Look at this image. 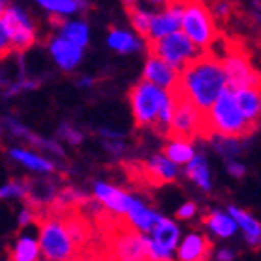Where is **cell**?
<instances>
[{"instance_id":"30","label":"cell","mask_w":261,"mask_h":261,"mask_svg":"<svg viewBox=\"0 0 261 261\" xmlns=\"http://www.w3.org/2000/svg\"><path fill=\"white\" fill-rule=\"evenodd\" d=\"M27 142H30L32 146L39 147V149H43V151H49L53 153V155H56V157H64L65 153H64V147L58 144V142L55 140H49V138H43V136H38V135H34L32 130L27 135V138H24Z\"/></svg>"},{"instance_id":"11","label":"cell","mask_w":261,"mask_h":261,"mask_svg":"<svg viewBox=\"0 0 261 261\" xmlns=\"http://www.w3.org/2000/svg\"><path fill=\"white\" fill-rule=\"evenodd\" d=\"M201 123H203V112H200L194 105L175 93V109L170 121L168 136L191 140L194 136L201 135Z\"/></svg>"},{"instance_id":"13","label":"cell","mask_w":261,"mask_h":261,"mask_svg":"<svg viewBox=\"0 0 261 261\" xmlns=\"http://www.w3.org/2000/svg\"><path fill=\"white\" fill-rule=\"evenodd\" d=\"M93 196L99 205H103L107 211L114 213L116 217H125L127 209L135 200V196L127 194L125 191H121L110 183H105V181H97L93 185Z\"/></svg>"},{"instance_id":"28","label":"cell","mask_w":261,"mask_h":261,"mask_svg":"<svg viewBox=\"0 0 261 261\" xmlns=\"http://www.w3.org/2000/svg\"><path fill=\"white\" fill-rule=\"evenodd\" d=\"M194 146H192V140L189 138H175V136H170L168 144L164 147V155L172 161L177 166H183L194 157Z\"/></svg>"},{"instance_id":"40","label":"cell","mask_w":261,"mask_h":261,"mask_svg":"<svg viewBox=\"0 0 261 261\" xmlns=\"http://www.w3.org/2000/svg\"><path fill=\"white\" fill-rule=\"evenodd\" d=\"M8 53H11V45L8 36H6L4 27H2V13H0V58H4Z\"/></svg>"},{"instance_id":"9","label":"cell","mask_w":261,"mask_h":261,"mask_svg":"<svg viewBox=\"0 0 261 261\" xmlns=\"http://www.w3.org/2000/svg\"><path fill=\"white\" fill-rule=\"evenodd\" d=\"M222 69L229 90L246 86H259V73L254 69L250 58L243 49H228L220 56Z\"/></svg>"},{"instance_id":"25","label":"cell","mask_w":261,"mask_h":261,"mask_svg":"<svg viewBox=\"0 0 261 261\" xmlns=\"http://www.w3.org/2000/svg\"><path fill=\"white\" fill-rule=\"evenodd\" d=\"M185 170H187V177H189L194 185H198L201 191H205V192L211 191V187H213L211 170H209L205 155L194 153V157L185 164Z\"/></svg>"},{"instance_id":"35","label":"cell","mask_w":261,"mask_h":261,"mask_svg":"<svg viewBox=\"0 0 261 261\" xmlns=\"http://www.w3.org/2000/svg\"><path fill=\"white\" fill-rule=\"evenodd\" d=\"M58 136L64 138L67 144H71V146H79V144L82 142V138H84V135H82L81 130L75 129V127L69 125V123H62L60 129H58Z\"/></svg>"},{"instance_id":"16","label":"cell","mask_w":261,"mask_h":261,"mask_svg":"<svg viewBox=\"0 0 261 261\" xmlns=\"http://www.w3.org/2000/svg\"><path fill=\"white\" fill-rule=\"evenodd\" d=\"M211 243L205 235L191 231L185 239L179 241L175 250V261H209Z\"/></svg>"},{"instance_id":"41","label":"cell","mask_w":261,"mask_h":261,"mask_svg":"<svg viewBox=\"0 0 261 261\" xmlns=\"http://www.w3.org/2000/svg\"><path fill=\"white\" fill-rule=\"evenodd\" d=\"M36 220V213H34L32 207H22L19 211V226H28Z\"/></svg>"},{"instance_id":"43","label":"cell","mask_w":261,"mask_h":261,"mask_svg":"<svg viewBox=\"0 0 261 261\" xmlns=\"http://www.w3.org/2000/svg\"><path fill=\"white\" fill-rule=\"evenodd\" d=\"M101 136L105 140H116V138H123V133L116 129H101Z\"/></svg>"},{"instance_id":"5","label":"cell","mask_w":261,"mask_h":261,"mask_svg":"<svg viewBox=\"0 0 261 261\" xmlns=\"http://www.w3.org/2000/svg\"><path fill=\"white\" fill-rule=\"evenodd\" d=\"M170 90L155 86L151 82L140 81L130 88L129 103L133 110V118L138 127H155L157 125L159 110L168 97Z\"/></svg>"},{"instance_id":"22","label":"cell","mask_w":261,"mask_h":261,"mask_svg":"<svg viewBox=\"0 0 261 261\" xmlns=\"http://www.w3.org/2000/svg\"><path fill=\"white\" fill-rule=\"evenodd\" d=\"M56 36L86 49V45L90 43V24L82 19H58Z\"/></svg>"},{"instance_id":"23","label":"cell","mask_w":261,"mask_h":261,"mask_svg":"<svg viewBox=\"0 0 261 261\" xmlns=\"http://www.w3.org/2000/svg\"><path fill=\"white\" fill-rule=\"evenodd\" d=\"M228 213H229V217L235 220L237 228L243 229L246 243H248L250 246H259V243H261V226H259V222H257L256 218L252 217L248 211L241 209V207H235V205L229 207Z\"/></svg>"},{"instance_id":"46","label":"cell","mask_w":261,"mask_h":261,"mask_svg":"<svg viewBox=\"0 0 261 261\" xmlns=\"http://www.w3.org/2000/svg\"><path fill=\"white\" fill-rule=\"evenodd\" d=\"M6 6H8V0H0V13L6 10Z\"/></svg>"},{"instance_id":"20","label":"cell","mask_w":261,"mask_h":261,"mask_svg":"<svg viewBox=\"0 0 261 261\" xmlns=\"http://www.w3.org/2000/svg\"><path fill=\"white\" fill-rule=\"evenodd\" d=\"M10 157L11 161H15L21 166L32 170V172H38V174H53L56 168V164L50 159L43 157V155H39L36 151H30V149H24V147L10 149Z\"/></svg>"},{"instance_id":"36","label":"cell","mask_w":261,"mask_h":261,"mask_svg":"<svg viewBox=\"0 0 261 261\" xmlns=\"http://www.w3.org/2000/svg\"><path fill=\"white\" fill-rule=\"evenodd\" d=\"M209 10H211V15L215 19H228L231 15V2L229 0H215L209 6Z\"/></svg>"},{"instance_id":"29","label":"cell","mask_w":261,"mask_h":261,"mask_svg":"<svg viewBox=\"0 0 261 261\" xmlns=\"http://www.w3.org/2000/svg\"><path fill=\"white\" fill-rule=\"evenodd\" d=\"M151 15L153 11L144 8V6L133 4L129 6V19H130V27L138 36L146 39L147 28H149V22H151Z\"/></svg>"},{"instance_id":"48","label":"cell","mask_w":261,"mask_h":261,"mask_svg":"<svg viewBox=\"0 0 261 261\" xmlns=\"http://www.w3.org/2000/svg\"><path fill=\"white\" fill-rule=\"evenodd\" d=\"M0 135H2V123H0Z\"/></svg>"},{"instance_id":"38","label":"cell","mask_w":261,"mask_h":261,"mask_svg":"<svg viewBox=\"0 0 261 261\" xmlns=\"http://www.w3.org/2000/svg\"><path fill=\"white\" fill-rule=\"evenodd\" d=\"M196 205L192 203V201H187V203H183V205L177 209V218H181V220H191V218L196 217Z\"/></svg>"},{"instance_id":"33","label":"cell","mask_w":261,"mask_h":261,"mask_svg":"<svg viewBox=\"0 0 261 261\" xmlns=\"http://www.w3.org/2000/svg\"><path fill=\"white\" fill-rule=\"evenodd\" d=\"M38 86H39L38 81H34V79H24V76H21L19 81L10 82V84L6 86L4 95H6V97H13V95H19V93H22V92H30V90H36Z\"/></svg>"},{"instance_id":"32","label":"cell","mask_w":261,"mask_h":261,"mask_svg":"<svg viewBox=\"0 0 261 261\" xmlns=\"http://www.w3.org/2000/svg\"><path fill=\"white\" fill-rule=\"evenodd\" d=\"M64 222H65V228H67V231H69V235H71V239L75 243V246L82 245V243L88 239V229L82 220H79V218H67V220H65L64 218Z\"/></svg>"},{"instance_id":"4","label":"cell","mask_w":261,"mask_h":261,"mask_svg":"<svg viewBox=\"0 0 261 261\" xmlns=\"http://www.w3.org/2000/svg\"><path fill=\"white\" fill-rule=\"evenodd\" d=\"M38 243L47 261H71L75 257L76 246L60 217H49L39 224Z\"/></svg>"},{"instance_id":"42","label":"cell","mask_w":261,"mask_h":261,"mask_svg":"<svg viewBox=\"0 0 261 261\" xmlns=\"http://www.w3.org/2000/svg\"><path fill=\"white\" fill-rule=\"evenodd\" d=\"M235 259V252L231 248H220L217 252V261H233Z\"/></svg>"},{"instance_id":"3","label":"cell","mask_w":261,"mask_h":261,"mask_svg":"<svg viewBox=\"0 0 261 261\" xmlns=\"http://www.w3.org/2000/svg\"><path fill=\"white\" fill-rule=\"evenodd\" d=\"M179 30L201 53H209L217 43V19L203 0H183Z\"/></svg>"},{"instance_id":"21","label":"cell","mask_w":261,"mask_h":261,"mask_svg":"<svg viewBox=\"0 0 261 261\" xmlns=\"http://www.w3.org/2000/svg\"><path fill=\"white\" fill-rule=\"evenodd\" d=\"M146 174L153 179V183H170L175 181L179 175V166L174 164L164 153L153 155L146 164Z\"/></svg>"},{"instance_id":"17","label":"cell","mask_w":261,"mask_h":261,"mask_svg":"<svg viewBox=\"0 0 261 261\" xmlns=\"http://www.w3.org/2000/svg\"><path fill=\"white\" fill-rule=\"evenodd\" d=\"M107 45L118 55H135L146 47V39L127 28H112L107 36Z\"/></svg>"},{"instance_id":"39","label":"cell","mask_w":261,"mask_h":261,"mask_svg":"<svg viewBox=\"0 0 261 261\" xmlns=\"http://www.w3.org/2000/svg\"><path fill=\"white\" fill-rule=\"evenodd\" d=\"M228 172L231 177L241 179V177L246 174V166L243 163H239V161H233V159H231V161L228 163Z\"/></svg>"},{"instance_id":"8","label":"cell","mask_w":261,"mask_h":261,"mask_svg":"<svg viewBox=\"0 0 261 261\" xmlns=\"http://www.w3.org/2000/svg\"><path fill=\"white\" fill-rule=\"evenodd\" d=\"M149 237V261H175V250L181 241V229L174 220L161 217L155 222Z\"/></svg>"},{"instance_id":"6","label":"cell","mask_w":261,"mask_h":261,"mask_svg":"<svg viewBox=\"0 0 261 261\" xmlns=\"http://www.w3.org/2000/svg\"><path fill=\"white\" fill-rule=\"evenodd\" d=\"M2 27L10 39L11 50L17 53L28 50L38 39V28L34 19L24 8L17 4L6 6V10L2 11Z\"/></svg>"},{"instance_id":"10","label":"cell","mask_w":261,"mask_h":261,"mask_svg":"<svg viewBox=\"0 0 261 261\" xmlns=\"http://www.w3.org/2000/svg\"><path fill=\"white\" fill-rule=\"evenodd\" d=\"M112 254L116 261H149V237L133 229L127 224L114 235L112 241Z\"/></svg>"},{"instance_id":"15","label":"cell","mask_w":261,"mask_h":261,"mask_svg":"<svg viewBox=\"0 0 261 261\" xmlns=\"http://www.w3.org/2000/svg\"><path fill=\"white\" fill-rule=\"evenodd\" d=\"M144 81L151 82L163 90H174L179 81V71L161 60L159 56L149 55V58L144 64Z\"/></svg>"},{"instance_id":"31","label":"cell","mask_w":261,"mask_h":261,"mask_svg":"<svg viewBox=\"0 0 261 261\" xmlns=\"http://www.w3.org/2000/svg\"><path fill=\"white\" fill-rule=\"evenodd\" d=\"M215 138V144H217V149L222 153L224 157H235L237 153L243 151L241 147V138H229V136H211Z\"/></svg>"},{"instance_id":"37","label":"cell","mask_w":261,"mask_h":261,"mask_svg":"<svg viewBox=\"0 0 261 261\" xmlns=\"http://www.w3.org/2000/svg\"><path fill=\"white\" fill-rule=\"evenodd\" d=\"M105 147H107V151H110L112 155H116V157L123 155V151H125V144H123L121 138H116V140H105Z\"/></svg>"},{"instance_id":"14","label":"cell","mask_w":261,"mask_h":261,"mask_svg":"<svg viewBox=\"0 0 261 261\" xmlns=\"http://www.w3.org/2000/svg\"><path fill=\"white\" fill-rule=\"evenodd\" d=\"M49 55L58 67L65 73H73V71L81 65L82 56H84V49L79 45L71 43L67 39L55 36L49 41Z\"/></svg>"},{"instance_id":"26","label":"cell","mask_w":261,"mask_h":261,"mask_svg":"<svg viewBox=\"0 0 261 261\" xmlns=\"http://www.w3.org/2000/svg\"><path fill=\"white\" fill-rule=\"evenodd\" d=\"M203 224L207 226V229L215 233L217 237L220 239H229V237H233L237 233V224L231 217H229V213H224V211H211L209 215L205 217Z\"/></svg>"},{"instance_id":"2","label":"cell","mask_w":261,"mask_h":261,"mask_svg":"<svg viewBox=\"0 0 261 261\" xmlns=\"http://www.w3.org/2000/svg\"><path fill=\"white\" fill-rule=\"evenodd\" d=\"M256 130V125L241 114L239 107L235 103L233 92L226 88L211 109L203 112L201 123V136H229V138H245Z\"/></svg>"},{"instance_id":"12","label":"cell","mask_w":261,"mask_h":261,"mask_svg":"<svg viewBox=\"0 0 261 261\" xmlns=\"http://www.w3.org/2000/svg\"><path fill=\"white\" fill-rule=\"evenodd\" d=\"M181 11H183V0H168L159 11H153L151 22L147 28L146 41H157L172 32H177L181 28Z\"/></svg>"},{"instance_id":"7","label":"cell","mask_w":261,"mask_h":261,"mask_svg":"<svg viewBox=\"0 0 261 261\" xmlns=\"http://www.w3.org/2000/svg\"><path fill=\"white\" fill-rule=\"evenodd\" d=\"M149 49H151V55L159 56L161 60H164L177 71L185 69L187 65L201 55V50L181 30L168 34L157 41H151Z\"/></svg>"},{"instance_id":"27","label":"cell","mask_w":261,"mask_h":261,"mask_svg":"<svg viewBox=\"0 0 261 261\" xmlns=\"http://www.w3.org/2000/svg\"><path fill=\"white\" fill-rule=\"evenodd\" d=\"M39 256H41V250H39L38 237L22 233L11 248L10 261H39Z\"/></svg>"},{"instance_id":"45","label":"cell","mask_w":261,"mask_h":261,"mask_svg":"<svg viewBox=\"0 0 261 261\" xmlns=\"http://www.w3.org/2000/svg\"><path fill=\"white\" fill-rule=\"evenodd\" d=\"M146 2H149V4H155V6H163V4H166L168 0H146Z\"/></svg>"},{"instance_id":"18","label":"cell","mask_w":261,"mask_h":261,"mask_svg":"<svg viewBox=\"0 0 261 261\" xmlns=\"http://www.w3.org/2000/svg\"><path fill=\"white\" fill-rule=\"evenodd\" d=\"M233 92V99L237 107H239L241 114L245 116L246 121H250L252 125L257 127V120H259L261 112V95H259V86H246V88H237L231 90Z\"/></svg>"},{"instance_id":"44","label":"cell","mask_w":261,"mask_h":261,"mask_svg":"<svg viewBox=\"0 0 261 261\" xmlns=\"http://www.w3.org/2000/svg\"><path fill=\"white\" fill-rule=\"evenodd\" d=\"M93 82H95L93 76H81V79L76 81V84L81 88H90V86H93Z\"/></svg>"},{"instance_id":"19","label":"cell","mask_w":261,"mask_h":261,"mask_svg":"<svg viewBox=\"0 0 261 261\" xmlns=\"http://www.w3.org/2000/svg\"><path fill=\"white\" fill-rule=\"evenodd\" d=\"M125 217H127V224H129L130 228L136 229V231H140V233L147 235L153 229L155 222L161 218V215H159L157 211L149 209L142 200L135 198L133 203L129 205V209H127Z\"/></svg>"},{"instance_id":"47","label":"cell","mask_w":261,"mask_h":261,"mask_svg":"<svg viewBox=\"0 0 261 261\" xmlns=\"http://www.w3.org/2000/svg\"><path fill=\"white\" fill-rule=\"evenodd\" d=\"M123 4H127V6H133V4H136V0H123Z\"/></svg>"},{"instance_id":"1","label":"cell","mask_w":261,"mask_h":261,"mask_svg":"<svg viewBox=\"0 0 261 261\" xmlns=\"http://www.w3.org/2000/svg\"><path fill=\"white\" fill-rule=\"evenodd\" d=\"M226 88L228 82L220 58L215 53H201L194 62L179 71V81L174 92L194 105L200 112H205Z\"/></svg>"},{"instance_id":"24","label":"cell","mask_w":261,"mask_h":261,"mask_svg":"<svg viewBox=\"0 0 261 261\" xmlns=\"http://www.w3.org/2000/svg\"><path fill=\"white\" fill-rule=\"evenodd\" d=\"M36 4L56 19H65L88 8V0H34Z\"/></svg>"},{"instance_id":"34","label":"cell","mask_w":261,"mask_h":261,"mask_svg":"<svg viewBox=\"0 0 261 261\" xmlns=\"http://www.w3.org/2000/svg\"><path fill=\"white\" fill-rule=\"evenodd\" d=\"M28 187L22 185V183H17V181H11V183H6V185L0 187V200H10V198H24L28 194Z\"/></svg>"}]
</instances>
